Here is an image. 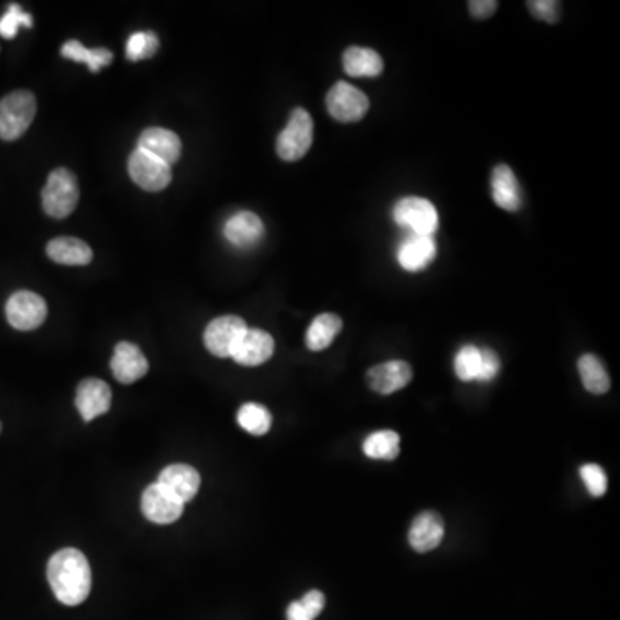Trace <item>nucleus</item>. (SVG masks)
Masks as SVG:
<instances>
[{
	"mask_svg": "<svg viewBox=\"0 0 620 620\" xmlns=\"http://www.w3.org/2000/svg\"><path fill=\"white\" fill-rule=\"evenodd\" d=\"M50 588L57 600L76 607L87 600L92 589V571L87 557L76 548L54 553L47 565Z\"/></svg>",
	"mask_w": 620,
	"mask_h": 620,
	"instance_id": "obj_1",
	"label": "nucleus"
},
{
	"mask_svg": "<svg viewBox=\"0 0 620 620\" xmlns=\"http://www.w3.org/2000/svg\"><path fill=\"white\" fill-rule=\"evenodd\" d=\"M37 114V99L28 90H16L0 100V138L14 142L25 135Z\"/></svg>",
	"mask_w": 620,
	"mask_h": 620,
	"instance_id": "obj_2",
	"label": "nucleus"
},
{
	"mask_svg": "<svg viewBox=\"0 0 620 620\" xmlns=\"http://www.w3.org/2000/svg\"><path fill=\"white\" fill-rule=\"evenodd\" d=\"M80 200V190L75 174L69 169L52 171L42 192V205L50 217L62 219L73 214Z\"/></svg>",
	"mask_w": 620,
	"mask_h": 620,
	"instance_id": "obj_3",
	"label": "nucleus"
},
{
	"mask_svg": "<svg viewBox=\"0 0 620 620\" xmlns=\"http://www.w3.org/2000/svg\"><path fill=\"white\" fill-rule=\"evenodd\" d=\"M312 140H314V121L310 118L309 112L297 107L288 119L285 130L279 133L276 152L283 161H300L312 147Z\"/></svg>",
	"mask_w": 620,
	"mask_h": 620,
	"instance_id": "obj_4",
	"label": "nucleus"
},
{
	"mask_svg": "<svg viewBox=\"0 0 620 620\" xmlns=\"http://www.w3.org/2000/svg\"><path fill=\"white\" fill-rule=\"evenodd\" d=\"M326 109L338 123H357L369 111V97L347 81H338L326 95Z\"/></svg>",
	"mask_w": 620,
	"mask_h": 620,
	"instance_id": "obj_5",
	"label": "nucleus"
},
{
	"mask_svg": "<svg viewBox=\"0 0 620 620\" xmlns=\"http://www.w3.org/2000/svg\"><path fill=\"white\" fill-rule=\"evenodd\" d=\"M393 219L398 226L409 228L414 235L433 236L438 230V211L428 199L405 197L393 207Z\"/></svg>",
	"mask_w": 620,
	"mask_h": 620,
	"instance_id": "obj_6",
	"label": "nucleus"
},
{
	"mask_svg": "<svg viewBox=\"0 0 620 620\" xmlns=\"http://www.w3.org/2000/svg\"><path fill=\"white\" fill-rule=\"evenodd\" d=\"M128 169L131 180L147 192H161L173 180L171 166L142 149L131 154Z\"/></svg>",
	"mask_w": 620,
	"mask_h": 620,
	"instance_id": "obj_7",
	"label": "nucleus"
},
{
	"mask_svg": "<svg viewBox=\"0 0 620 620\" xmlns=\"http://www.w3.org/2000/svg\"><path fill=\"white\" fill-rule=\"evenodd\" d=\"M6 316L14 329L31 331L42 326L47 319V304L37 293L16 292L7 300Z\"/></svg>",
	"mask_w": 620,
	"mask_h": 620,
	"instance_id": "obj_8",
	"label": "nucleus"
},
{
	"mask_svg": "<svg viewBox=\"0 0 620 620\" xmlns=\"http://www.w3.org/2000/svg\"><path fill=\"white\" fill-rule=\"evenodd\" d=\"M245 331H247V324L242 317H217L205 328V348L221 359L231 357V350L235 348L236 341L242 338Z\"/></svg>",
	"mask_w": 620,
	"mask_h": 620,
	"instance_id": "obj_9",
	"label": "nucleus"
},
{
	"mask_svg": "<svg viewBox=\"0 0 620 620\" xmlns=\"http://www.w3.org/2000/svg\"><path fill=\"white\" fill-rule=\"evenodd\" d=\"M142 510L145 517L155 524H173L180 519L185 503L180 502L159 483L150 484L142 495Z\"/></svg>",
	"mask_w": 620,
	"mask_h": 620,
	"instance_id": "obj_10",
	"label": "nucleus"
},
{
	"mask_svg": "<svg viewBox=\"0 0 620 620\" xmlns=\"http://www.w3.org/2000/svg\"><path fill=\"white\" fill-rule=\"evenodd\" d=\"M273 336L262 329H250L243 333L242 338L236 341L235 348L231 350V359L240 366H261L273 357Z\"/></svg>",
	"mask_w": 620,
	"mask_h": 620,
	"instance_id": "obj_11",
	"label": "nucleus"
},
{
	"mask_svg": "<svg viewBox=\"0 0 620 620\" xmlns=\"http://www.w3.org/2000/svg\"><path fill=\"white\" fill-rule=\"evenodd\" d=\"M367 385L379 395H393L412 381V367L403 360H390L367 371Z\"/></svg>",
	"mask_w": 620,
	"mask_h": 620,
	"instance_id": "obj_12",
	"label": "nucleus"
},
{
	"mask_svg": "<svg viewBox=\"0 0 620 620\" xmlns=\"http://www.w3.org/2000/svg\"><path fill=\"white\" fill-rule=\"evenodd\" d=\"M111 388L100 379L81 381L76 391V407L83 421H93L95 417L104 416L111 409Z\"/></svg>",
	"mask_w": 620,
	"mask_h": 620,
	"instance_id": "obj_13",
	"label": "nucleus"
},
{
	"mask_svg": "<svg viewBox=\"0 0 620 620\" xmlns=\"http://www.w3.org/2000/svg\"><path fill=\"white\" fill-rule=\"evenodd\" d=\"M111 369L114 378L118 379L119 383L131 385L149 372V362L137 345L121 341L112 355Z\"/></svg>",
	"mask_w": 620,
	"mask_h": 620,
	"instance_id": "obj_14",
	"label": "nucleus"
},
{
	"mask_svg": "<svg viewBox=\"0 0 620 620\" xmlns=\"http://www.w3.org/2000/svg\"><path fill=\"white\" fill-rule=\"evenodd\" d=\"M434 257L436 242L433 236L410 233L397 250L398 264L409 273L424 271L434 261Z\"/></svg>",
	"mask_w": 620,
	"mask_h": 620,
	"instance_id": "obj_15",
	"label": "nucleus"
},
{
	"mask_svg": "<svg viewBox=\"0 0 620 620\" xmlns=\"http://www.w3.org/2000/svg\"><path fill=\"white\" fill-rule=\"evenodd\" d=\"M445 538V521L438 512L417 515L409 531V543L416 552L428 553L440 546Z\"/></svg>",
	"mask_w": 620,
	"mask_h": 620,
	"instance_id": "obj_16",
	"label": "nucleus"
},
{
	"mask_svg": "<svg viewBox=\"0 0 620 620\" xmlns=\"http://www.w3.org/2000/svg\"><path fill=\"white\" fill-rule=\"evenodd\" d=\"M157 483L173 493L180 502L186 503L199 491L200 474L192 465L173 464L159 474Z\"/></svg>",
	"mask_w": 620,
	"mask_h": 620,
	"instance_id": "obj_17",
	"label": "nucleus"
},
{
	"mask_svg": "<svg viewBox=\"0 0 620 620\" xmlns=\"http://www.w3.org/2000/svg\"><path fill=\"white\" fill-rule=\"evenodd\" d=\"M224 236L233 247H254L264 236V224L254 212H238L224 224Z\"/></svg>",
	"mask_w": 620,
	"mask_h": 620,
	"instance_id": "obj_18",
	"label": "nucleus"
},
{
	"mask_svg": "<svg viewBox=\"0 0 620 620\" xmlns=\"http://www.w3.org/2000/svg\"><path fill=\"white\" fill-rule=\"evenodd\" d=\"M138 149L154 155L168 166L180 159L181 140L174 131L164 128H147L138 138Z\"/></svg>",
	"mask_w": 620,
	"mask_h": 620,
	"instance_id": "obj_19",
	"label": "nucleus"
},
{
	"mask_svg": "<svg viewBox=\"0 0 620 620\" xmlns=\"http://www.w3.org/2000/svg\"><path fill=\"white\" fill-rule=\"evenodd\" d=\"M491 195L503 211L517 212L522 207L521 188L514 171L507 164H498L491 174Z\"/></svg>",
	"mask_w": 620,
	"mask_h": 620,
	"instance_id": "obj_20",
	"label": "nucleus"
},
{
	"mask_svg": "<svg viewBox=\"0 0 620 620\" xmlns=\"http://www.w3.org/2000/svg\"><path fill=\"white\" fill-rule=\"evenodd\" d=\"M343 69L354 78H376L383 73L385 62L369 47H348L343 54Z\"/></svg>",
	"mask_w": 620,
	"mask_h": 620,
	"instance_id": "obj_21",
	"label": "nucleus"
},
{
	"mask_svg": "<svg viewBox=\"0 0 620 620\" xmlns=\"http://www.w3.org/2000/svg\"><path fill=\"white\" fill-rule=\"evenodd\" d=\"M47 255L62 266H87L93 259L92 248L78 238L61 236L47 245Z\"/></svg>",
	"mask_w": 620,
	"mask_h": 620,
	"instance_id": "obj_22",
	"label": "nucleus"
},
{
	"mask_svg": "<svg viewBox=\"0 0 620 620\" xmlns=\"http://www.w3.org/2000/svg\"><path fill=\"white\" fill-rule=\"evenodd\" d=\"M341 328H343V321L336 314L324 312L321 316H317L305 335L307 348L312 352L326 350L335 341L336 336L340 335Z\"/></svg>",
	"mask_w": 620,
	"mask_h": 620,
	"instance_id": "obj_23",
	"label": "nucleus"
},
{
	"mask_svg": "<svg viewBox=\"0 0 620 620\" xmlns=\"http://www.w3.org/2000/svg\"><path fill=\"white\" fill-rule=\"evenodd\" d=\"M577 369H579L583 386L589 393L603 395L610 390V376H608L602 360L598 359L596 355L584 354L577 362Z\"/></svg>",
	"mask_w": 620,
	"mask_h": 620,
	"instance_id": "obj_24",
	"label": "nucleus"
},
{
	"mask_svg": "<svg viewBox=\"0 0 620 620\" xmlns=\"http://www.w3.org/2000/svg\"><path fill=\"white\" fill-rule=\"evenodd\" d=\"M61 54L62 57H66L69 61L87 64L88 69H90L92 73H99L100 69L109 66L112 59H114L111 50L87 49V47L81 45L78 40H69V42L62 45Z\"/></svg>",
	"mask_w": 620,
	"mask_h": 620,
	"instance_id": "obj_25",
	"label": "nucleus"
},
{
	"mask_svg": "<svg viewBox=\"0 0 620 620\" xmlns=\"http://www.w3.org/2000/svg\"><path fill=\"white\" fill-rule=\"evenodd\" d=\"M366 457L374 460H395L400 453V436L395 431H378L364 441Z\"/></svg>",
	"mask_w": 620,
	"mask_h": 620,
	"instance_id": "obj_26",
	"label": "nucleus"
},
{
	"mask_svg": "<svg viewBox=\"0 0 620 620\" xmlns=\"http://www.w3.org/2000/svg\"><path fill=\"white\" fill-rule=\"evenodd\" d=\"M238 424L240 428L245 429L247 433L254 434V436H264L269 433L271 424H273V417L271 412L259 403H245L238 410Z\"/></svg>",
	"mask_w": 620,
	"mask_h": 620,
	"instance_id": "obj_27",
	"label": "nucleus"
},
{
	"mask_svg": "<svg viewBox=\"0 0 620 620\" xmlns=\"http://www.w3.org/2000/svg\"><path fill=\"white\" fill-rule=\"evenodd\" d=\"M324 605H326V598H324L323 593L317 589H312L302 600L290 603V607L286 610V619L314 620L317 615L323 612Z\"/></svg>",
	"mask_w": 620,
	"mask_h": 620,
	"instance_id": "obj_28",
	"label": "nucleus"
},
{
	"mask_svg": "<svg viewBox=\"0 0 620 620\" xmlns=\"http://www.w3.org/2000/svg\"><path fill=\"white\" fill-rule=\"evenodd\" d=\"M159 49V38L152 31H138L133 33L126 42V57L131 62L150 59Z\"/></svg>",
	"mask_w": 620,
	"mask_h": 620,
	"instance_id": "obj_29",
	"label": "nucleus"
},
{
	"mask_svg": "<svg viewBox=\"0 0 620 620\" xmlns=\"http://www.w3.org/2000/svg\"><path fill=\"white\" fill-rule=\"evenodd\" d=\"M479 366H481V348L474 345H465L455 355V374L462 381H478Z\"/></svg>",
	"mask_w": 620,
	"mask_h": 620,
	"instance_id": "obj_30",
	"label": "nucleus"
},
{
	"mask_svg": "<svg viewBox=\"0 0 620 620\" xmlns=\"http://www.w3.org/2000/svg\"><path fill=\"white\" fill-rule=\"evenodd\" d=\"M21 26L31 28L33 26V18H31L30 14L25 13L18 4H11L9 9H7V13L0 18V35L6 38V40H13L18 35Z\"/></svg>",
	"mask_w": 620,
	"mask_h": 620,
	"instance_id": "obj_31",
	"label": "nucleus"
},
{
	"mask_svg": "<svg viewBox=\"0 0 620 620\" xmlns=\"http://www.w3.org/2000/svg\"><path fill=\"white\" fill-rule=\"evenodd\" d=\"M581 478L583 483L588 488L589 495L591 496H603L607 493L608 479L607 474L603 471L600 465L586 464L581 467Z\"/></svg>",
	"mask_w": 620,
	"mask_h": 620,
	"instance_id": "obj_32",
	"label": "nucleus"
},
{
	"mask_svg": "<svg viewBox=\"0 0 620 620\" xmlns=\"http://www.w3.org/2000/svg\"><path fill=\"white\" fill-rule=\"evenodd\" d=\"M527 7L534 18L541 19L550 25H555L560 19V2H555V0H531L527 2Z\"/></svg>",
	"mask_w": 620,
	"mask_h": 620,
	"instance_id": "obj_33",
	"label": "nucleus"
},
{
	"mask_svg": "<svg viewBox=\"0 0 620 620\" xmlns=\"http://www.w3.org/2000/svg\"><path fill=\"white\" fill-rule=\"evenodd\" d=\"M498 372H500V359L495 354V350H491V348L481 350V366H479L478 381H481V383L493 381Z\"/></svg>",
	"mask_w": 620,
	"mask_h": 620,
	"instance_id": "obj_34",
	"label": "nucleus"
},
{
	"mask_svg": "<svg viewBox=\"0 0 620 620\" xmlns=\"http://www.w3.org/2000/svg\"><path fill=\"white\" fill-rule=\"evenodd\" d=\"M498 2L496 0H471L469 11L476 19H488L496 13Z\"/></svg>",
	"mask_w": 620,
	"mask_h": 620,
	"instance_id": "obj_35",
	"label": "nucleus"
},
{
	"mask_svg": "<svg viewBox=\"0 0 620 620\" xmlns=\"http://www.w3.org/2000/svg\"><path fill=\"white\" fill-rule=\"evenodd\" d=\"M0 431H2V424H0Z\"/></svg>",
	"mask_w": 620,
	"mask_h": 620,
	"instance_id": "obj_36",
	"label": "nucleus"
}]
</instances>
